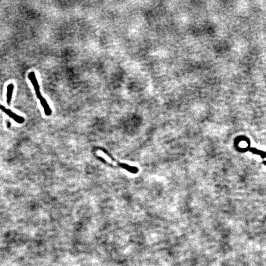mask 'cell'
<instances>
[{
  "instance_id": "cell-1",
  "label": "cell",
  "mask_w": 266,
  "mask_h": 266,
  "mask_svg": "<svg viewBox=\"0 0 266 266\" xmlns=\"http://www.w3.org/2000/svg\"><path fill=\"white\" fill-rule=\"evenodd\" d=\"M96 150L98 149V150L102 151L106 155H107L108 157H109V158L111 160L113 161L114 162L116 163L118 166L122 168V169H125V170H126L127 171L129 172H130L131 174H137L138 172V171H139V169L137 167L132 166L130 165L127 164L126 163H120V162H119L118 161L116 160L111 155V154L109 152H108L106 149L102 148H96Z\"/></svg>"
},
{
  "instance_id": "cell-2",
  "label": "cell",
  "mask_w": 266,
  "mask_h": 266,
  "mask_svg": "<svg viewBox=\"0 0 266 266\" xmlns=\"http://www.w3.org/2000/svg\"><path fill=\"white\" fill-rule=\"evenodd\" d=\"M28 78L32 83V85H33L35 91L36 96L40 100L42 97V96L41 93V92H40V85H39L35 73L33 72L30 73L28 75Z\"/></svg>"
},
{
  "instance_id": "cell-3",
  "label": "cell",
  "mask_w": 266,
  "mask_h": 266,
  "mask_svg": "<svg viewBox=\"0 0 266 266\" xmlns=\"http://www.w3.org/2000/svg\"><path fill=\"white\" fill-rule=\"evenodd\" d=\"M0 109H2V110L4 111V113H6L8 116L11 117L12 119L14 120V121L17 122L18 123H23L24 121V119L23 117L17 115L15 113H13L11 109H6L4 106H0Z\"/></svg>"
},
{
  "instance_id": "cell-4",
  "label": "cell",
  "mask_w": 266,
  "mask_h": 266,
  "mask_svg": "<svg viewBox=\"0 0 266 266\" xmlns=\"http://www.w3.org/2000/svg\"><path fill=\"white\" fill-rule=\"evenodd\" d=\"M40 101L41 106L44 108L45 114L47 116L51 115L52 113L51 109L49 107V104L47 103V101L46 100V99L42 97L41 99H40Z\"/></svg>"
},
{
  "instance_id": "cell-5",
  "label": "cell",
  "mask_w": 266,
  "mask_h": 266,
  "mask_svg": "<svg viewBox=\"0 0 266 266\" xmlns=\"http://www.w3.org/2000/svg\"><path fill=\"white\" fill-rule=\"evenodd\" d=\"M14 85L13 84H10L7 86V103L8 105L11 104L12 101V96L14 89Z\"/></svg>"
},
{
  "instance_id": "cell-6",
  "label": "cell",
  "mask_w": 266,
  "mask_h": 266,
  "mask_svg": "<svg viewBox=\"0 0 266 266\" xmlns=\"http://www.w3.org/2000/svg\"><path fill=\"white\" fill-rule=\"evenodd\" d=\"M7 127H11V123H10V122H7Z\"/></svg>"
}]
</instances>
